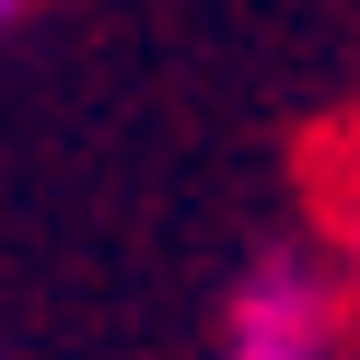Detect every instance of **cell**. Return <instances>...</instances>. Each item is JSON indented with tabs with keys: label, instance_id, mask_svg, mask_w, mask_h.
<instances>
[{
	"label": "cell",
	"instance_id": "cell-1",
	"mask_svg": "<svg viewBox=\"0 0 360 360\" xmlns=\"http://www.w3.org/2000/svg\"><path fill=\"white\" fill-rule=\"evenodd\" d=\"M337 290H326V267H302V256H267L256 279H244V302H233V349L221 360H337Z\"/></svg>",
	"mask_w": 360,
	"mask_h": 360
},
{
	"label": "cell",
	"instance_id": "cell-2",
	"mask_svg": "<svg viewBox=\"0 0 360 360\" xmlns=\"http://www.w3.org/2000/svg\"><path fill=\"white\" fill-rule=\"evenodd\" d=\"M337 244H349V279H360V140H349V163H337Z\"/></svg>",
	"mask_w": 360,
	"mask_h": 360
},
{
	"label": "cell",
	"instance_id": "cell-3",
	"mask_svg": "<svg viewBox=\"0 0 360 360\" xmlns=\"http://www.w3.org/2000/svg\"><path fill=\"white\" fill-rule=\"evenodd\" d=\"M12 12H24V0H0V24H12Z\"/></svg>",
	"mask_w": 360,
	"mask_h": 360
}]
</instances>
